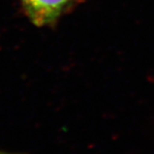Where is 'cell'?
<instances>
[{"instance_id":"obj_2","label":"cell","mask_w":154,"mask_h":154,"mask_svg":"<svg viewBox=\"0 0 154 154\" xmlns=\"http://www.w3.org/2000/svg\"><path fill=\"white\" fill-rule=\"evenodd\" d=\"M0 154H5V153H2V152H0Z\"/></svg>"},{"instance_id":"obj_1","label":"cell","mask_w":154,"mask_h":154,"mask_svg":"<svg viewBox=\"0 0 154 154\" xmlns=\"http://www.w3.org/2000/svg\"><path fill=\"white\" fill-rule=\"evenodd\" d=\"M34 25L43 27L57 21L73 0H21Z\"/></svg>"}]
</instances>
